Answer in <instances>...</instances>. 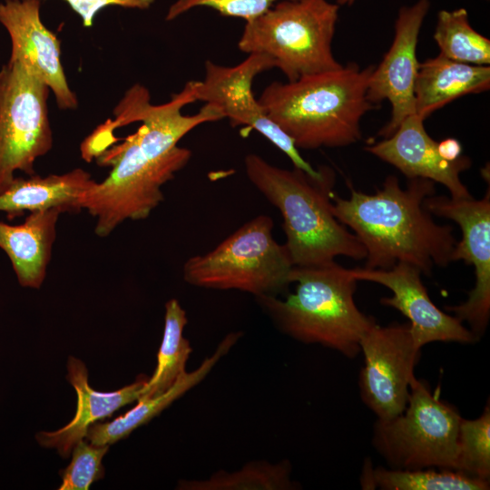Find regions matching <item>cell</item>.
Wrapping results in <instances>:
<instances>
[{
    "label": "cell",
    "instance_id": "6da1fadb",
    "mask_svg": "<svg viewBox=\"0 0 490 490\" xmlns=\"http://www.w3.org/2000/svg\"><path fill=\"white\" fill-rule=\"evenodd\" d=\"M193 102L192 81L160 105L151 103L149 91L139 83L125 93L114 109L115 121L107 124L109 129L136 121L142 124L122 143L97 158L100 165L113 169L81 201L82 209L96 219L97 236L107 237L126 220L149 217L164 200L162 187L191 160V152L178 146L180 140L202 123L224 119L210 103L195 114H183V107Z\"/></svg>",
    "mask_w": 490,
    "mask_h": 490
},
{
    "label": "cell",
    "instance_id": "7a4b0ae2",
    "mask_svg": "<svg viewBox=\"0 0 490 490\" xmlns=\"http://www.w3.org/2000/svg\"><path fill=\"white\" fill-rule=\"evenodd\" d=\"M349 189L348 199L332 194V212L364 246L365 268L388 270L404 262L428 276L435 266L452 262L454 228L436 223L424 206L425 199L436 194L433 181L412 178L403 189L397 177L389 175L375 193Z\"/></svg>",
    "mask_w": 490,
    "mask_h": 490
},
{
    "label": "cell",
    "instance_id": "3957f363",
    "mask_svg": "<svg viewBox=\"0 0 490 490\" xmlns=\"http://www.w3.org/2000/svg\"><path fill=\"white\" fill-rule=\"evenodd\" d=\"M245 173L254 187L280 212L287 248L295 267L326 264L336 257L365 260L357 236L332 212L336 173L328 165L310 175L270 164L256 153L244 158Z\"/></svg>",
    "mask_w": 490,
    "mask_h": 490
},
{
    "label": "cell",
    "instance_id": "277c9868",
    "mask_svg": "<svg viewBox=\"0 0 490 490\" xmlns=\"http://www.w3.org/2000/svg\"><path fill=\"white\" fill-rule=\"evenodd\" d=\"M374 66L339 69L270 83L258 101L298 149L345 147L361 139L360 121L377 108L367 98Z\"/></svg>",
    "mask_w": 490,
    "mask_h": 490
},
{
    "label": "cell",
    "instance_id": "5b68a950",
    "mask_svg": "<svg viewBox=\"0 0 490 490\" xmlns=\"http://www.w3.org/2000/svg\"><path fill=\"white\" fill-rule=\"evenodd\" d=\"M358 279L335 260L316 266L295 267V292L284 299L257 297L277 327L294 339L320 344L348 358L360 352V340L376 324L354 300Z\"/></svg>",
    "mask_w": 490,
    "mask_h": 490
},
{
    "label": "cell",
    "instance_id": "8992f818",
    "mask_svg": "<svg viewBox=\"0 0 490 490\" xmlns=\"http://www.w3.org/2000/svg\"><path fill=\"white\" fill-rule=\"evenodd\" d=\"M338 10L328 0L279 1L246 22L238 48L271 57L288 82L339 69L332 52Z\"/></svg>",
    "mask_w": 490,
    "mask_h": 490
},
{
    "label": "cell",
    "instance_id": "52a82bcc",
    "mask_svg": "<svg viewBox=\"0 0 490 490\" xmlns=\"http://www.w3.org/2000/svg\"><path fill=\"white\" fill-rule=\"evenodd\" d=\"M272 229L270 216H256L213 250L189 258L183 279L203 289L276 296L291 283L294 265L286 246L273 238Z\"/></svg>",
    "mask_w": 490,
    "mask_h": 490
},
{
    "label": "cell",
    "instance_id": "ba28073f",
    "mask_svg": "<svg viewBox=\"0 0 490 490\" xmlns=\"http://www.w3.org/2000/svg\"><path fill=\"white\" fill-rule=\"evenodd\" d=\"M461 420L454 407L415 377L405 410L393 418L377 420L373 445L391 468L456 470Z\"/></svg>",
    "mask_w": 490,
    "mask_h": 490
},
{
    "label": "cell",
    "instance_id": "9c48e42d",
    "mask_svg": "<svg viewBox=\"0 0 490 490\" xmlns=\"http://www.w3.org/2000/svg\"><path fill=\"white\" fill-rule=\"evenodd\" d=\"M49 87L23 64L8 61L0 69V193L15 172L35 174L34 162L53 146Z\"/></svg>",
    "mask_w": 490,
    "mask_h": 490
},
{
    "label": "cell",
    "instance_id": "30bf717a",
    "mask_svg": "<svg viewBox=\"0 0 490 490\" xmlns=\"http://www.w3.org/2000/svg\"><path fill=\"white\" fill-rule=\"evenodd\" d=\"M273 68L274 60L263 54H250L230 67L208 60L204 79L192 81L195 100L216 106L232 127L242 125L260 132L284 152L295 168L317 175L318 170L302 158L293 141L268 117L253 95L254 78Z\"/></svg>",
    "mask_w": 490,
    "mask_h": 490
},
{
    "label": "cell",
    "instance_id": "8fae6325",
    "mask_svg": "<svg viewBox=\"0 0 490 490\" xmlns=\"http://www.w3.org/2000/svg\"><path fill=\"white\" fill-rule=\"evenodd\" d=\"M364 367L359 376L362 401L377 420H387L406 408L420 348L409 323H377L361 338Z\"/></svg>",
    "mask_w": 490,
    "mask_h": 490
},
{
    "label": "cell",
    "instance_id": "7c38bea8",
    "mask_svg": "<svg viewBox=\"0 0 490 490\" xmlns=\"http://www.w3.org/2000/svg\"><path fill=\"white\" fill-rule=\"evenodd\" d=\"M425 208L438 217L456 222L462 238L456 241L452 261L463 260L475 268V284L467 299L446 309L460 321L466 322L479 338L485 331L490 317V193L475 200L431 195L424 201Z\"/></svg>",
    "mask_w": 490,
    "mask_h": 490
},
{
    "label": "cell",
    "instance_id": "4fadbf2b",
    "mask_svg": "<svg viewBox=\"0 0 490 490\" xmlns=\"http://www.w3.org/2000/svg\"><path fill=\"white\" fill-rule=\"evenodd\" d=\"M430 8L429 0H418L399 9L392 44L368 79L367 98L375 106L387 100L391 117L379 131L391 136L402 121L416 113L414 88L419 63L416 46L420 30Z\"/></svg>",
    "mask_w": 490,
    "mask_h": 490
},
{
    "label": "cell",
    "instance_id": "5bb4252c",
    "mask_svg": "<svg viewBox=\"0 0 490 490\" xmlns=\"http://www.w3.org/2000/svg\"><path fill=\"white\" fill-rule=\"evenodd\" d=\"M349 270L358 280L376 282L392 291V297L382 298L380 303L397 309L408 318L418 348L431 342L471 344L479 339L456 317L435 305L421 280L422 272L415 266L399 262L388 270Z\"/></svg>",
    "mask_w": 490,
    "mask_h": 490
},
{
    "label": "cell",
    "instance_id": "9a60e30c",
    "mask_svg": "<svg viewBox=\"0 0 490 490\" xmlns=\"http://www.w3.org/2000/svg\"><path fill=\"white\" fill-rule=\"evenodd\" d=\"M40 0H6L0 4V24L11 40L8 61L16 62L41 79L53 92L60 109L78 106L61 63L60 41L40 17Z\"/></svg>",
    "mask_w": 490,
    "mask_h": 490
},
{
    "label": "cell",
    "instance_id": "2e32d148",
    "mask_svg": "<svg viewBox=\"0 0 490 490\" xmlns=\"http://www.w3.org/2000/svg\"><path fill=\"white\" fill-rule=\"evenodd\" d=\"M365 150L398 169L408 180L425 178L441 183L452 198L473 197L460 179L461 172L472 165L470 158L461 155L454 162L442 158L437 142L416 113L405 118L391 136L368 144Z\"/></svg>",
    "mask_w": 490,
    "mask_h": 490
},
{
    "label": "cell",
    "instance_id": "e0dca14e",
    "mask_svg": "<svg viewBox=\"0 0 490 490\" xmlns=\"http://www.w3.org/2000/svg\"><path fill=\"white\" fill-rule=\"evenodd\" d=\"M67 380L77 395L76 412L73 419L55 431H41L36 434L38 444L46 448H55L63 458H67L74 446L86 436L89 427L115 411L137 401L148 381V377L140 375L136 380L118 390L96 391L88 382L85 364L70 356L67 362Z\"/></svg>",
    "mask_w": 490,
    "mask_h": 490
},
{
    "label": "cell",
    "instance_id": "ac0fdd59",
    "mask_svg": "<svg viewBox=\"0 0 490 490\" xmlns=\"http://www.w3.org/2000/svg\"><path fill=\"white\" fill-rule=\"evenodd\" d=\"M62 213L60 209H49L30 212L18 225L0 221V249L22 287L38 289L44 283Z\"/></svg>",
    "mask_w": 490,
    "mask_h": 490
},
{
    "label": "cell",
    "instance_id": "d6986e66",
    "mask_svg": "<svg viewBox=\"0 0 490 490\" xmlns=\"http://www.w3.org/2000/svg\"><path fill=\"white\" fill-rule=\"evenodd\" d=\"M96 183L83 169L76 168L63 174L45 177L31 175L15 177L11 185L0 193V211L9 220L25 211L60 209L63 212H79L83 195Z\"/></svg>",
    "mask_w": 490,
    "mask_h": 490
},
{
    "label": "cell",
    "instance_id": "ffe728a7",
    "mask_svg": "<svg viewBox=\"0 0 490 490\" xmlns=\"http://www.w3.org/2000/svg\"><path fill=\"white\" fill-rule=\"evenodd\" d=\"M489 88V65L464 64L439 54L419 63L414 88L416 114L425 121L452 101Z\"/></svg>",
    "mask_w": 490,
    "mask_h": 490
},
{
    "label": "cell",
    "instance_id": "44dd1931",
    "mask_svg": "<svg viewBox=\"0 0 490 490\" xmlns=\"http://www.w3.org/2000/svg\"><path fill=\"white\" fill-rule=\"evenodd\" d=\"M240 336V333L228 334L211 356L207 357L194 371L186 372L164 393L151 397H141L132 408L113 421L93 424L87 430L86 440L97 446H110L127 437L204 379L219 360L230 350Z\"/></svg>",
    "mask_w": 490,
    "mask_h": 490
},
{
    "label": "cell",
    "instance_id": "7402d4cb",
    "mask_svg": "<svg viewBox=\"0 0 490 490\" xmlns=\"http://www.w3.org/2000/svg\"><path fill=\"white\" fill-rule=\"evenodd\" d=\"M360 483L363 489L383 490H486L489 480L466 473L435 468H373L370 462L363 466Z\"/></svg>",
    "mask_w": 490,
    "mask_h": 490
},
{
    "label": "cell",
    "instance_id": "603a6c76",
    "mask_svg": "<svg viewBox=\"0 0 490 490\" xmlns=\"http://www.w3.org/2000/svg\"><path fill=\"white\" fill-rule=\"evenodd\" d=\"M187 323L186 311L180 302L176 299H169L165 303L164 328L156 368L141 397H151L164 393L187 372L185 367L191 353L190 343L183 337Z\"/></svg>",
    "mask_w": 490,
    "mask_h": 490
},
{
    "label": "cell",
    "instance_id": "cb8c5ba5",
    "mask_svg": "<svg viewBox=\"0 0 490 490\" xmlns=\"http://www.w3.org/2000/svg\"><path fill=\"white\" fill-rule=\"evenodd\" d=\"M440 54L453 61L489 65L490 40L470 24L466 8L441 10L434 32Z\"/></svg>",
    "mask_w": 490,
    "mask_h": 490
},
{
    "label": "cell",
    "instance_id": "d4e9b609",
    "mask_svg": "<svg viewBox=\"0 0 490 490\" xmlns=\"http://www.w3.org/2000/svg\"><path fill=\"white\" fill-rule=\"evenodd\" d=\"M291 466L287 460L277 464L251 462L238 471L216 472L201 480H181L179 489L184 490H289L295 489Z\"/></svg>",
    "mask_w": 490,
    "mask_h": 490
},
{
    "label": "cell",
    "instance_id": "484cf974",
    "mask_svg": "<svg viewBox=\"0 0 490 490\" xmlns=\"http://www.w3.org/2000/svg\"><path fill=\"white\" fill-rule=\"evenodd\" d=\"M456 471L489 480L490 477V407L472 420L463 419L458 431Z\"/></svg>",
    "mask_w": 490,
    "mask_h": 490
},
{
    "label": "cell",
    "instance_id": "4316f807",
    "mask_svg": "<svg viewBox=\"0 0 490 490\" xmlns=\"http://www.w3.org/2000/svg\"><path fill=\"white\" fill-rule=\"evenodd\" d=\"M109 446L80 440L71 452L70 464L60 471L62 483L58 490H87L93 483L103 478L102 461Z\"/></svg>",
    "mask_w": 490,
    "mask_h": 490
},
{
    "label": "cell",
    "instance_id": "83f0119b",
    "mask_svg": "<svg viewBox=\"0 0 490 490\" xmlns=\"http://www.w3.org/2000/svg\"><path fill=\"white\" fill-rule=\"evenodd\" d=\"M281 0H177L166 15L171 21L196 7H210L228 17H237L250 21L268 11Z\"/></svg>",
    "mask_w": 490,
    "mask_h": 490
},
{
    "label": "cell",
    "instance_id": "f1b7e54d",
    "mask_svg": "<svg viewBox=\"0 0 490 490\" xmlns=\"http://www.w3.org/2000/svg\"><path fill=\"white\" fill-rule=\"evenodd\" d=\"M41 1V0H40ZM82 19L84 27H91L95 15L103 8L117 5L125 8L147 9L154 0H64Z\"/></svg>",
    "mask_w": 490,
    "mask_h": 490
},
{
    "label": "cell",
    "instance_id": "f546056e",
    "mask_svg": "<svg viewBox=\"0 0 490 490\" xmlns=\"http://www.w3.org/2000/svg\"><path fill=\"white\" fill-rule=\"evenodd\" d=\"M437 152L445 160L454 162L461 156L462 145L456 139L447 138L437 142Z\"/></svg>",
    "mask_w": 490,
    "mask_h": 490
},
{
    "label": "cell",
    "instance_id": "4dcf8cb0",
    "mask_svg": "<svg viewBox=\"0 0 490 490\" xmlns=\"http://www.w3.org/2000/svg\"><path fill=\"white\" fill-rule=\"evenodd\" d=\"M356 0H337V4L340 5H351Z\"/></svg>",
    "mask_w": 490,
    "mask_h": 490
}]
</instances>
